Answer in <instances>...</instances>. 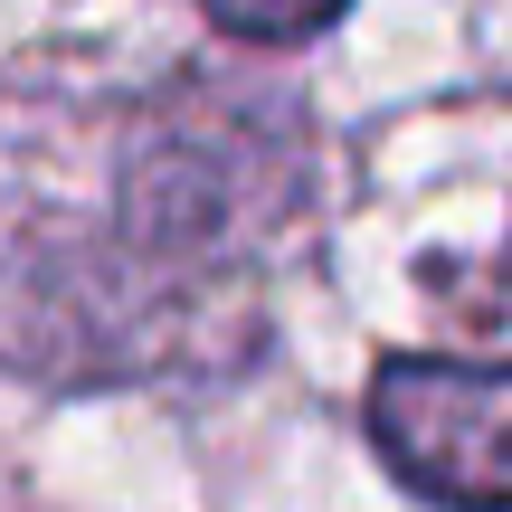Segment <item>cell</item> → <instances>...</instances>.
Listing matches in <instances>:
<instances>
[{
	"instance_id": "6da1fadb",
	"label": "cell",
	"mask_w": 512,
	"mask_h": 512,
	"mask_svg": "<svg viewBox=\"0 0 512 512\" xmlns=\"http://www.w3.org/2000/svg\"><path fill=\"white\" fill-rule=\"evenodd\" d=\"M370 446L437 512H512V361L389 351L370 370Z\"/></svg>"
},
{
	"instance_id": "7a4b0ae2",
	"label": "cell",
	"mask_w": 512,
	"mask_h": 512,
	"mask_svg": "<svg viewBox=\"0 0 512 512\" xmlns=\"http://www.w3.org/2000/svg\"><path fill=\"white\" fill-rule=\"evenodd\" d=\"M200 10L219 19L228 38H247V48H304V38H323L351 0H200Z\"/></svg>"
}]
</instances>
